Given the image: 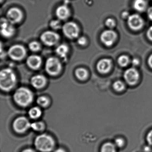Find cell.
I'll return each mask as SVG.
<instances>
[{"label":"cell","instance_id":"cell-1","mask_svg":"<svg viewBox=\"0 0 152 152\" xmlns=\"http://www.w3.org/2000/svg\"><path fill=\"white\" fill-rule=\"evenodd\" d=\"M17 77L14 71L10 68H5L0 73V87L4 91H9L15 86Z\"/></svg>","mask_w":152,"mask_h":152},{"label":"cell","instance_id":"cell-2","mask_svg":"<svg viewBox=\"0 0 152 152\" xmlns=\"http://www.w3.org/2000/svg\"><path fill=\"white\" fill-rule=\"evenodd\" d=\"M13 98L18 105L22 107H27L32 103L34 95L31 90L25 87H21L16 91Z\"/></svg>","mask_w":152,"mask_h":152},{"label":"cell","instance_id":"cell-3","mask_svg":"<svg viewBox=\"0 0 152 152\" xmlns=\"http://www.w3.org/2000/svg\"><path fill=\"white\" fill-rule=\"evenodd\" d=\"M34 144L36 149L40 152H51L55 147V140L48 134H42L37 136Z\"/></svg>","mask_w":152,"mask_h":152},{"label":"cell","instance_id":"cell-4","mask_svg":"<svg viewBox=\"0 0 152 152\" xmlns=\"http://www.w3.org/2000/svg\"><path fill=\"white\" fill-rule=\"evenodd\" d=\"M62 65L59 59L56 57L49 58L46 61L45 69L49 75L56 76L61 72Z\"/></svg>","mask_w":152,"mask_h":152},{"label":"cell","instance_id":"cell-5","mask_svg":"<svg viewBox=\"0 0 152 152\" xmlns=\"http://www.w3.org/2000/svg\"><path fill=\"white\" fill-rule=\"evenodd\" d=\"M31 127V123L28 118L25 116L18 117L14 121L13 128L18 133L22 134L27 131Z\"/></svg>","mask_w":152,"mask_h":152},{"label":"cell","instance_id":"cell-6","mask_svg":"<svg viewBox=\"0 0 152 152\" xmlns=\"http://www.w3.org/2000/svg\"><path fill=\"white\" fill-rule=\"evenodd\" d=\"M26 50L23 46L21 45H15L11 46L8 51L9 56L15 61L22 60L26 55Z\"/></svg>","mask_w":152,"mask_h":152},{"label":"cell","instance_id":"cell-7","mask_svg":"<svg viewBox=\"0 0 152 152\" xmlns=\"http://www.w3.org/2000/svg\"><path fill=\"white\" fill-rule=\"evenodd\" d=\"M62 30L65 36L70 39L77 38L80 32L79 26L72 22L66 23L62 27Z\"/></svg>","mask_w":152,"mask_h":152},{"label":"cell","instance_id":"cell-8","mask_svg":"<svg viewBox=\"0 0 152 152\" xmlns=\"http://www.w3.org/2000/svg\"><path fill=\"white\" fill-rule=\"evenodd\" d=\"M59 36L57 33L52 31H47L41 35L40 39L42 43L48 46H53L58 42Z\"/></svg>","mask_w":152,"mask_h":152},{"label":"cell","instance_id":"cell-9","mask_svg":"<svg viewBox=\"0 0 152 152\" xmlns=\"http://www.w3.org/2000/svg\"><path fill=\"white\" fill-rule=\"evenodd\" d=\"M15 28L13 24L10 23L7 18H2L1 20V33L5 38H10L14 35Z\"/></svg>","mask_w":152,"mask_h":152},{"label":"cell","instance_id":"cell-10","mask_svg":"<svg viewBox=\"0 0 152 152\" xmlns=\"http://www.w3.org/2000/svg\"><path fill=\"white\" fill-rule=\"evenodd\" d=\"M117 34L113 30H106L100 35V40L102 43L107 47H111L117 39Z\"/></svg>","mask_w":152,"mask_h":152},{"label":"cell","instance_id":"cell-11","mask_svg":"<svg viewBox=\"0 0 152 152\" xmlns=\"http://www.w3.org/2000/svg\"><path fill=\"white\" fill-rule=\"evenodd\" d=\"M128 24L132 30L135 31H139L144 26V20L142 17L138 14H133L128 18Z\"/></svg>","mask_w":152,"mask_h":152},{"label":"cell","instance_id":"cell-12","mask_svg":"<svg viewBox=\"0 0 152 152\" xmlns=\"http://www.w3.org/2000/svg\"><path fill=\"white\" fill-rule=\"evenodd\" d=\"M124 77L126 83L129 85L132 86L135 85L138 81L140 75L136 68L131 67L124 72Z\"/></svg>","mask_w":152,"mask_h":152},{"label":"cell","instance_id":"cell-13","mask_svg":"<svg viewBox=\"0 0 152 152\" xmlns=\"http://www.w3.org/2000/svg\"><path fill=\"white\" fill-rule=\"evenodd\" d=\"M23 16L22 11L17 8H12L8 10L7 13V19L13 25L21 22Z\"/></svg>","mask_w":152,"mask_h":152},{"label":"cell","instance_id":"cell-14","mask_svg":"<svg viewBox=\"0 0 152 152\" xmlns=\"http://www.w3.org/2000/svg\"><path fill=\"white\" fill-rule=\"evenodd\" d=\"M112 66V61L110 59L103 58L98 62L96 68L100 73L107 74L110 72Z\"/></svg>","mask_w":152,"mask_h":152},{"label":"cell","instance_id":"cell-15","mask_svg":"<svg viewBox=\"0 0 152 152\" xmlns=\"http://www.w3.org/2000/svg\"><path fill=\"white\" fill-rule=\"evenodd\" d=\"M42 58L37 55H31L28 57L26 60V64L28 67L33 70H37L41 65Z\"/></svg>","mask_w":152,"mask_h":152},{"label":"cell","instance_id":"cell-16","mask_svg":"<svg viewBox=\"0 0 152 152\" xmlns=\"http://www.w3.org/2000/svg\"><path fill=\"white\" fill-rule=\"evenodd\" d=\"M31 82L33 87L36 89H40L45 86L47 80L45 76L41 75H38L32 77Z\"/></svg>","mask_w":152,"mask_h":152},{"label":"cell","instance_id":"cell-17","mask_svg":"<svg viewBox=\"0 0 152 152\" xmlns=\"http://www.w3.org/2000/svg\"><path fill=\"white\" fill-rule=\"evenodd\" d=\"M56 14L58 19L66 20L70 16V10L67 6L64 5H61L57 8Z\"/></svg>","mask_w":152,"mask_h":152},{"label":"cell","instance_id":"cell-18","mask_svg":"<svg viewBox=\"0 0 152 152\" xmlns=\"http://www.w3.org/2000/svg\"><path fill=\"white\" fill-rule=\"evenodd\" d=\"M69 48L67 45L62 44L57 47L56 52L57 55L63 59H66L68 54Z\"/></svg>","mask_w":152,"mask_h":152},{"label":"cell","instance_id":"cell-19","mask_svg":"<svg viewBox=\"0 0 152 152\" xmlns=\"http://www.w3.org/2000/svg\"><path fill=\"white\" fill-rule=\"evenodd\" d=\"M133 7L137 12H143L146 9L147 3L145 0H134Z\"/></svg>","mask_w":152,"mask_h":152},{"label":"cell","instance_id":"cell-20","mask_svg":"<svg viewBox=\"0 0 152 152\" xmlns=\"http://www.w3.org/2000/svg\"><path fill=\"white\" fill-rule=\"evenodd\" d=\"M28 114L30 118L32 119H38L41 117L42 114L41 109L38 107H32L28 112Z\"/></svg>","mask_w":152,"mask_h":152},{"label":"cell","instance_id":"cell-21","mask_svg":"<svg viewBox=\"0 0 152 152\" xmlns=\"http://www.w3.org/2000/svg\"><path fill=\"white\" fill-rule=\"evenodd\" d=\"M100 152H116V146L112 142H106L101 146Z\"/></svg>","mask_w":152,"mask_h":152},{"label":"cell","instance_id":"cell-22","mask_svg":"<svg viewBox=\"0 0 152 152\" xmlns=\"http://www.w3.org/2000/svg\"><path fill=\"white\" fill-rule=\"evenodd\" d=\"M88 72L87 70L83 68H79L75 71V75L79 80H84L88 76Z\"/></svg>","mask_w":152,"mask_h":152},{"label":"cell","instance_id":"cell-23","mask_svg":"<svg viewBox=\"0 0 152 152\" xmlns=\"http://www.w3.org/2000/svg\"><path fill=\"white\" fill-rule=\"evenodd\" d=\"M37 103L38 105L41 107H46L50 104V99L45 96L39 97L37 99Z\"/></svg>","mask_w":152,"mask_h":152},{"label":"cell","instance_id":"cell-24","mask_svg":"<svg viewBox=\"0 0 152 152\" xmlns=\"http://www.w3.org/2000/svg\"><path fill=\"white\" fill-rule=\"evenodd\" d=\"M31 128L35 131H41L43 130L45 128V124L42 122H34L31 123Z\"/></svg>","mask_w":152,"mask_h":152},{"label":"cell","instance_id":"cell-25","mask_svg":"<svg viewBox=\"0 0 152 152\" xmlns=\"http://www.w3.org/2000/svg\"><path fill=\"white\" fill-rule=\"evenodd\" d=\"M113 88L117 92H122L125 89V85L121 81L117 80L114 83Z\"/></svg>","mask_w":152,"mask_h":152},{"label":"cell","instance_id":"cell-26","mask_svg":"<svg viewBox=\"0 0 152 152\" xmlns=\"http://www.w3.org/2000/svg\"><path fill=\"white\" fill-rule=\"evenodd\" d=\"M117 61H118V64L120 66H122V67H125L129 63V58L128 56H126V55H122V56H120L118 58Z\"/></svg>","mask_w":152,"mask_h":152},{"label":"cell","instance_id":"cell-27","mask_svg":"<svg viewBox=\"0 0 152 152\" xmlns=\"http://www.w3.org/2000/svg\"><path fill=\"white\" fill-rule=\"evenodd\" d=\"M29 49L33 52H37L41 49V45L39 42L37 41H32L29 43Z\"/></svg>","mask_w":152,"mask_h":152},{"label":"cell","instance_id":"cell-28","mask_svg":"<svg viewBox=\"0 0 152 152\" xmlns=\"http://www.w3.org/2000/svg\"><path fill=\"white\" fill-rule=\"evenodd\" d=\"M50 27L53 30H57L61 29V27H63L61 25V23L58 20H53L50 22Z\"/></svg>","mask_w":152,"mask_h":152},{"label":"cell","instance_id":"cell-29","mask_svg":"<svg viewBox=\"0 0 152 152\" xmlns=\"http://www.w3.org/2000/svg\"><path fill=\"white\" fill-rule=\"evenodd\" d=\"M115 145L116 147L122 148L125 145V140L121 137H117L115 140Z\"/></svg>","mask_w":152,"mask_h":152},{"label":"cell","instance_id":"cell-30","mask_svg":"<svg viewBox=\"0 0 152 152\" xmlns=\"http://www.w3.org/2000/svg\"><path fill=\"white\" fill-rule=\"evenodd\" d=\"M105 25L109 29H112L114 28L116 25L115 21L113 19L107 18L105 21Z\"/></svg>","mask_w":152,"mask_h":152},{"label":"cell","instance_id":"cell-31","mask_svg":"<svg viewBox=\"0 0 152 152\" xmlns=\"http://www.w3.org/2000/svg\"><path fill=\"white\" fill-rule=\"evenodd\" d=\"M146 139L147 142L148 143V145L152 146V130H150L148 133Z\"/></svg>","mask_w":152,"mask_h":152},{"label":"cell","instance_id":"cell-32","mask_svg":"<svg viewBox=\"0 0 152 152\" xmlns=\"http://www.w3.org/2000/svg\"><path fill=\"white\" fill-rule=\"evenodd\" d=\"M77 42L81 46H84L87 43V39L84 37H80L78 39Z\"/></svg>","mask_w":152,"mask_h":152},{"label":"cell","instance_id":"cell-33","mask_svg":"<svg viewBox=\"0 0 152 152\" xmlns=\"http://www.w3.org/2000/svg\"><path fill=\"white\" fill-rule=\"evenodd\" d=\"M147 36L150 41H152V26L149 27L147 32Z\"/></svg>","mask_w":152,"mask_h":152},{"label":"cell","instance_id":"cell-34","mask_svg":"<svg viewBox=\"0 0 152 152\" xmlns=\"http://www.w3.org/2000/svg\"><path fill=\"white\" fill-rule=\"evenodd\" d=\"M148 16L149 19L152 21V7L149 8L148 10Z\"/></svg>","mask_w":152,"mask_h":152},{"label":"cell","instance_id":"cell-35","mask_svg":"<svg viewBox=\"0 0 152 152\" xmlns=\"http://www.w3.org/2000/svg\"><path fill=\"white\" fill-rule=\"evenodd\" d=\"M132 64L133 65L135 66H137L140 63L139 60L137 59V58H133L132 60Z\"/></svg>","mask_w":152,"mask_h":152},{"label":"cell","instance_id":"cell-36","mask_svg":"<svg viewBox=\"0 0 152 152\" xmlns=\"http://www.w3.org/2000/svg\"><path fill=\"white\" fill-rule=\"evenodd\" d=\"M148 63L149 66L152 69V54L150 55V56L148 57Z\"/></svg>","mask_w":152,"mask_h":152},{"label":"cell","instance_id":"cell-37","mask_svg":"<svg viewBox=\"0 0 152 152\" xmlns=\"http://www.w3.org/2000/svg\"><path fill=\"white\" fill-rule=\"evenodd\" d=\"M22 152H36L34 149L31 148H26L24 149Z\"/></svg>","mask_w":152,"mask_h":152},{"label":"cell","instance_id":"cell-38","mask_svg":"<svg viewBox=\"0 0 152 152\" xmlns=\"http://www.w3.org/2000/svg\"><path fill=\"white\" fill-rule=\"evenodd\" d=\"M53 152H66L65 149H64V148H57V149H56L55 151Z\"/></svg>","mask_w":152,"mask_h":152},{"label":"cell","instance_id":"cell-39","mask_svg":"<svg viewBox=\"0 0 152 152\" xmlns=\"http://www.w3.org/2000/svg\"><path fill=\"white\" fill-rule=\"evenodd\" d=\"M130 15H129V14H128V12H123V13L122 14V17L124 18H127L129 17Z\"/></svg>","mask_w":152,"mask_h":152}]
</instances>
